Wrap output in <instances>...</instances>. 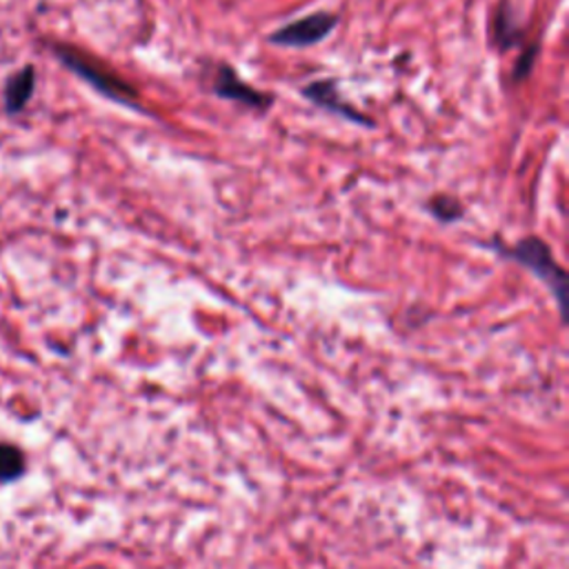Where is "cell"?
Listing matches in <instances>:
<instances>
[{
    "label": "cell",
    "instance_id": "obj_1",
    "mask_svg": "<svg viewBox=\"0 0 569 569\" xmlns=\"http://www.w3.org/2000/svg\"><path fill=\"white\" fill-rule=\"evenodd\" d=\"M507 256H512L516 263L534 272L556 296L558 307L565 309V296H567V274L565 270L554 261L551 250L547 247L545 241L538 236H527L523 239L516 247L503 250Z\"/></svg>",
    "mask_w": 569,
    "mask_h": 569
},
{
    "label": "cell",
    "instance_id": "obj_2",
    "mask_svg": "<svg viewBox=\"0 0 569 569\" xmlns=\"http://www.w3.org/2000/svg\"><path fill=\"white\" fill-rule=\"evenodd\" d=\"M56 56L63 61L65 67H70L74 74H78L81 78H85L92 87H96L101 94H105L109 101H116L120 105L140 109V105L136 103V92L123 83L120 78H116L112 72L103 70L101 65H96L94 61H89L87 56H83L81 52L72 50V48H56Z\"/></svg>",
    "mask_w": 569,
    "mask_h": 569
},
{
    "label": "cell",
    "instance_id": "obj_3",
    "mask_svg": "<svg viewBox=\"0 0 569 569\" xmlns=\"http://www.w3.org/2000/svg\"><path fill=\"white\" fill-rule=\"evenodd\" d=\"M336 23H338V19L334 14L316 12V14H309L301 21H294V23L281 28L278 32H274L270 36V41L276 45H285V48H307V45L325 41L334 32Z\"/></svg>",
    "mask_w": 569,
    "mask_h": 569
},
{
    "label": "cell",
    "instance_id": "obj_4",
    "mask_svg": "<svg viewBox=\"0 0 569 569\" xmlns=\"http://www.w3.org/2000/svg\"><path fill=\"white\" fill-rule=\"evenodd\" d=\"M214 92L228 101H236L241 105H247V107H254V109H267L272 105V96H265L261 94L259 89L245 85L239 74L228 67V65H221L219 67V76H217V83H214Z\"/></svg>",
    "mask_w": 569,
    "mask_h": 569
},
{
    "label": "cell",
    "instance_id": "obj_5",
    "mask_svg": "<svg viewBox=\"0 0 569 569\" xmlns=\"http://www.w3.org/2000/svg\"><path fill=\"white\" fill-rule=\"evenodd\" d=\"M303 94L318 107L331 112V114H338L351 123H360V125H371V120L362 118L360 112H356L354 107H349L347 103L340 101L338 96V89H336V83L334 81H316L312 85H307L303 89Z\"/></svg>",
    "mask_w": 569,
    "mask_h": 569
},
{
    "label": "cell",
    "instance_id": "obj_6",
    "mask_svg": "<svg viewBox=\"0 0 569 569\" xmlns=\"http://www.w3.org/2000/svg\"><path fill=\"white\" fill-rule=\"evenodd\" d=\"M36 87V70L32 65L23 67L19 74H14L6 85V109L10 114H19L32 98Z\"/></svg>",
    "mask_w": 569,
    "mask_h": 569
},
{
    "label": "cell",
    "instance_id": "obj_7",
    "mask_svg": "<svg viewBox=\"0 0 569 569\" xmlns=\"http://www.w3.org/2000/svg\"><path fill=\"white\" fill-rule=\"evenodd\" d=\"M25 454L12 445L0 443V483H12L25 474Z\"/></svg>",
    "mask_w": 569,
    "mask_h": 569
},
{
    "label": "cell",
    "instance_id": "obj_8",
    "mask_svg": "<svg viewBox=\"0 0 569 569\" xmlns=\"http://www.w3.org/2000/svg\"><path fill=\"white\" fill-rule=\"evenodd\" d=\"M496 39H498L500 50H509L520 41V30L516 25V19L505 3L500 6L498 17H496Z\"/></svg>",
    "mask_w": 569,
    "mask_h": 569
},
{
    "label": "cell",
    "instance_id": "obj_9",
    "mask_svg": "<svg viewBox=\"0 0 569 569\" xmlns=\"http://www.w3.org/2000/svg\"><path fill=\"white\" fill-rule=\"evenodd\" d=\"M430 210H432V214H434L436 219H441V221H445V223L456 221V219L463 214L461 206H459L456 201H452V199H445V197L434 199V201L430 203Z\"/></svg>",
    "mask_w": 569,
    "mask_h": 569
},
{
    "label": "cell",
    "instance_id": "obj_10",
    "mask_svg": "<svg viewBox=\"0 0 569 569\" xmlns=\"http://www.w3.org/2000/svg\"><path fill=\"white\" fill-rule=\"evenodd\" d=\"M534 54H536V50H529V52L520 59V67L514 72V76H516V78H523V76L531 70V59H534Z\"/></svg>",
    "mask_w": 569,
    "mask_h": 569
}]
</instances>
